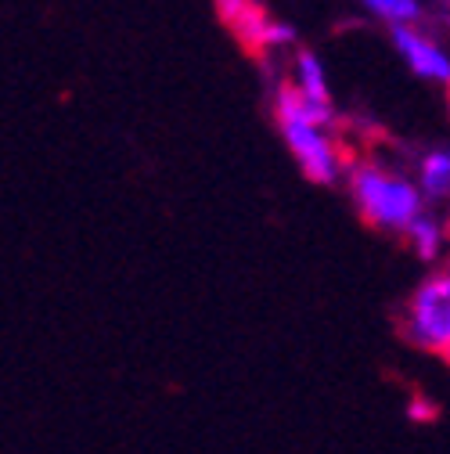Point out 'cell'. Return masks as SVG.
Returning a JSON list of instances; mask_svg holds the SVG:
<instances>
[{"instance_id": "obj_7", "label": "cell", "mask_w": 450, "mask_h": 454, "mask_svg": "<svg viewBox=\"0 0 450 454\" xmlns=\"http://www.w3.org/2000/svg\"><path fill=\"white\" fill-rule=\"evenodd\" d=\"M289 87H296L306 101L314 105H331V83H328V69L314 51H296L292 59V73H289Z\"/></svg>"}, {"instance_id": "obj_4", "label": "cell", "mask_w": 450, "mask_h": 454, "mask_svg": "<svg viewBox=\"0 0 450 454\" xmlns=\"http://www.w3.org/2000/svg\"><path fill=\"white\" fill-rule=\"evenodd\" d=\"M389 40H392L397 59L418 80H425L432 87H450V51L436 36H429L422 26H392Z\"/></svg>"}, {"instance_id": "obj_5", "label": "cell", "mask_w": 450, "mask_h": 454, "mask_svg": "<svg viewBox=\"0 0 450 454\" xmlns=\"http://www.w3.org/2000/svg\"><path fill=\"white\" fill-rule=\"evenodd\" d=\"M404 242L407 249L422 260V263H439L443 253L450 249V220L436 216L432 209H425L407 231H404Z\"/></svg>"}, {"instance_id": "obj_6", "label": "cell", "mask_w": 450, "mask_h": 454, "mask_svg": "<svg viewBox=\"0 0 450 454\" xmlns=\"http://www.w3.org/2000/svg\"><path fill=\"white\" fill-rule=\"evenodd\" d=\"M415 181H418L422 195L429 199V206L450 202V148H443V145L425 148L415 162Z\"/></svg>"}, {"instance_id": "obj_3", "label": "cell", "mask_w": 450, "mask_h": 454, "mask_svg": "<svg viewBox=\"0 0 450 454\" xmlns=\"http://www.w3.org/2000/svg\"><path fill=\"white\" fill-rule=\"evenodd\" d=\"M400 335L422 354L450 361V267H432L400 314Z\"/></svg>"}, {"instance_id": "obj_2", "label": "cell", "mask_w": 450, "mask_h": 454, "mask_svg": "<svg viewBox=\"0 0 450 454\" xmlns=\"http://www.w3.org/2000/svg\"><path fill=\"white\" fill-rule=\"evenodd\" d=\"M346 195L353 202V209L361 213V220H368L378 231L400 235L429 209V199L422 195L415 174L392 166V162H378V159H353L346 166Z\"/></svg>"}, {"instance_id": "obj_8", "label": "cell", "mask_w": 450, "mask_h": 454, "mask_svg": "<svg viewBox=\"0 0 450 454\" xmlns=\"http://www.w3.org/2000/svg\"><path fill=\"white\" fill-rule=\"evenodd\" d=\"M361 4L368 8V15H375L389 29L392 26H418L422 12H425L422 0H361Z\"/></svg>"}, {"instance_id": "obj_1", "label": "cell", "mask_w": 450, "mask_h": 454, "mask_svg": "<svg viewBox=\"0 0 450 454\" xmlns=\"http://www.w3.org/2000/svg\"><path fill=\"white\" fill-rule=\"evenodd\" d=\"M274 123L310 184L331 188L346 181L350 162L343 155V145L335 141V105H314L285 83L274 90Z\"/></svg>"}]
</instances>
